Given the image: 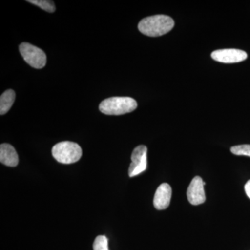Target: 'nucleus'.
Wrapping results in <instances>:
<instances>
[{
	"mask_svg": "<svg viewBox=\"0 0 250 250\" xmlns=\"http://www.w3.org/2000/svg\"><path fill=\"white\" fill-rule=\"evenodd\" d=\"M19 50L24 60L30 66L36 69L45 67L47 57L42 49L28 42H22L19 46Z\"/></svg>",
	"mask_w": 250,
	"mask_h": 250,
	"instance_id": "nucleus-4",
	"label": "nucleus"
},
{
	"mask_svg": "<svg viewBox=\"0 0 250 250\" xmlns=\"http://www.w3.org/2000/svg\"><path fill=\"white\" fill-rule=\"evenodd\" d=\"M52 156L61 164H71L77 162L82 156V149L76 143L63 141L52 147Z\"/></svg>",
	"mask_w": 250,
	"mask_h": 250,
	"instance_id": "nucleus-3",
	"label": "nucleus"
},
{
	"mask_svg": "<svg viewBox=\"0 0 250 250\" xmlns=\"http://www.w3.org/2000/svg\"><path fill=\"white\" fill-rule=\"evenodd\" d=\"M137 102L129 97H113L103 100L99 108L108 116H121L134 111L137 108Z\"/></svg>",
	"mask_w": 250,
	"mask_h": 250,
	"instance_id": "nucleus-2",
	"label": "nucleus"
},
{
	"mask_svg": "<svg viewBox=\"0 0 250 250\" xmlns=\"http://www.w3.org/2000/svg\"><path fill=\"white\" fill-rule=\"evenodd\" d=\"M147 148L146 146L136 147L131 154V163L129 166V176L136 177L145 172L147 167Z\"/></svg>",
	"mask_w": 250,
	"mask_h": 250,
	"instance_id": "nucleus-5",
	"label": "nucleus"
},
{
	"mask_svg": "<svg viewBox=\"0 0 250 250\" xmlns=\"http://www.w3.org/2000/svg\"><path fill=\"white\" fill-rule=\"evenodd\" d=\"M28 2L39 6L41 9L49 13H53L55 11L56 6L54 1L49 0H28Z\"/></svg>",
	"mask_w": 250,
	"mask_h": 250,
	"instance_id": "nucleus-11",
	"label": "nucleus"
},
{
	"mask_svg": "<svg viewBox=\"0 0 250 250\" xmlns=\"http://www.w3.org/2000/svg\"><path fill=\"white\" fill-rule=\"evenodd\" d=\"M16 93L13 90H7L0 97V115L6 114L14 104Z\"/></svg>",
	"mask_w": 250,
	"mask_h": 250,
	"instance_id": "nucleus-10",
	"label": "nucleus"
},
{
	"mask_svg": "<svg viewBox=\"0 0 250 250\" xmlns=\"http://www.w3.org/2000/svg\"><path fill=\"white\" fill-rule=\"evenodd\" d=\"M245 191H246V195L250 199V180L248 181L245 185Z\"/></svg>",
	"mask_w": 250,
	"mask_h": 250,
	"instance_id": "nucleus-14",
	"label": "nucleus"
},
{
	"mask_svg": "<svg viewBox=\"0 0 250 250\" xmlns=\"http://www.w3.org/2000/svg\"><path fill=\"white\" fill-rule=\"evenodd\" d=\"M172 188L168 184L164 183L158 187L154 197V206L157 210L166 209L170 203Z\"/></svg>",
	"mask_w": 250,
	"mask_h": 250,
	"instance_id": "nucleus-8",
	"label": "nucleus"
},
{
	"mask_svg": "<svg viewBox=\"0 0 250 250\" xmlns=\"http://www.w3.org/2000/svg\"><path fill=\"white\" fill-rule=\"evenodd\" d=\"M0 162L9 167H16L19 162L17 152L15 148L7 143L0 146Z\"/></svg>",
	"mask_w": 250,
	"mask_h": 250,
	"instance_id": "nucleus-9",
	"label": "nucleus"
},
{
	"mask_svg": "<svg viewBox=\"0 0 250 250\" xmlns=\"http://www.w3.org/2000/svg\"><path fill=\"white\" fill-rule=\"evenodd\" d=\"M231 152L235 155L247 156L250 157V145H240L231 148Z\"/></svg>",
	"mask_w": 250,
	"mask_h": 250,
	"instance_id": "nucleus-12",
	"label": "nucleus"
},
{
	"mask_svg": "<svg viewBox=\"0 0 250 250\" xmlns=\"http://www.w3.org/2000/svg\"><path fill=\"white\" fill-rule=\"evenodd\" d=\"M211 57L216 62L224 63H235L246 60L248 58V54L241 49H224L212 52Z\"/></svg>",
	"mask_w": 250,
	"mask_h": 250,
	"instance_id": "nucleus-6",
	"label": "nucleus"
},
{
	"mask_svg": "<svg viewBox=\"0 0 250 250\" xmlns=\"http://www.w3.org/2000/svg\"><path fill=\"white\" fill-rule=\"evenodd\" d=\"M205 182L199 176L194 177L187 190V197L192 205H200L206 201Z\"/></svg>",
	"mask_w": 250,
	"mask_h": 250,
	"instance_id": "nucleus-7",
	"label": "nucleus"
},
{
	"mask_svg": "<svg viewBox=\"0 0 250 250\" xmlns=\"http://www.w3.org/2000/svg\"><path fill=\"white\" fill-rule=\"evenodd\" d=\"M172 18L166 15H156L143 19L139 22V30L149 37H158L167 34L174 27Z\"/></svg>",
	"mask_w": 250,
	"mask_h": 250,
	"instance_id": "nucleus-1",
	"label": "nucleus"
},
{
	"mask_svg": "<svg viewBox=\"0 0 250 250\" xmlns=\"http://www.w3.org/2000/svg\"><path fill=\"white\" fill-rule=\"evenodd\" d=\"M108 238L105 236H98L93 243V250H109Z\"/></svg>",
	"mask_w": 250,
	"mask_h": 250,
	"instance_id": "nucleus-13",
	"label": "nucleus"
}]
</instances>
